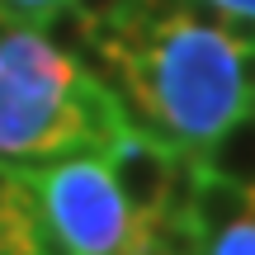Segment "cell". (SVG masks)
<instances>
[{
	"label": "cell",
	"mask_w": 255,
	"mask_h": 255,
	"mask_svg": "<svg viewBox=\"0 0 255 255\" xmlns=\"http://www.w3.org/2000/svg\"><path fill=\"white\" fill-rule=\"evenodd\" d=\"M251 218H255V189H251Z\"/></svg>",
	"instance_id": "30bf717a"
},
{
	"label": "cell",
	"mask_w": 255,
	"mask_h": 255,
	"mask_svg": "<svg viewBox=\"0 0 255 255\" xmlns=\"http://www.w3.org/2000/svg\"><path fill=\"white\" fill-rule=\"evenodd\" d=\"M199 165L218 180L255 189V109H241L218 137H208L199 146Z\"/></svg>",
	"instance_id": "5b68a950"
},
{
	"label": "cell",
	"mask_w": 255,
	"mask_h": 255,
	"mask_svg": "<svg viewBox=\"0 0 255 255\" xmlns=\"http://www.w3.org/2000/svg\"><path fill=\"white\" fill-rule=\"evenodd\" d=\"M241 218H251V189H241V184L218 180V175L203 170L199 189H194V203H189V222L203 237H218L222 227H232V222H241Z\"/></svg>",
	"instance_id": "8992f818"
},
{
	"label": "cell",
	"mask_w": 255,
	"mask_h": 255,
	"mask_svg": "<svg viewBox=\"0 0 255 255\" xmlns=\"http://www.w3.org/2000/svg\"><path fill=\"white\" fill-rule=\"evenodd\" d=\"M203 255H255V218H241L232 227H222L218 237H208Z\"/></svg>",
	"instance_id": "52a82bcc"
},
{
	"label": "cell",
	"mask_w": 255,
	"mask_h": 255,
	"mask_svg": "<svg viewBox=\"0 0 255 255\" xmlns=\"http://www.w3.org/2000/svg\"><path fill=\"white\" fill-rule=\"evenodd\" d=\"M57 5H62V0H0V19H24V24H38V19L52 14Z\"/></svg>",
	"instance_id": "ba28073f"
},
{
	"label": "cell",
	"mask_w": 255,
	"mask_h": 255,
	"mask_svg": "<svg viewBox=\"0 0 255 255\" xmlns=\"http://www.w3.org/2000/svg\"><path fill=\"white\" fill-rule=\"evenodd\" d=\"M175 151H180V146L161 142V137H151V132H132V128L104 146V165H109L123 203L137 218H156V208H161V199H165V180H170Z\"/></svg>",
	"instance_id": "277c9868"
},
{
	"label": "cell",
	"mask_w": 255,
	"mask_h": 255,
	"mask_svg": "<svg viewBox=\"0 0 255 255\" xmlns=\"http://www.w3.org/2000/svg\"><path fill=\"white\" fill-rule=\"evenodd\" d=\"M38 199L43 237L66 255H142L146 218L123 203L109 165L95 156H62L43 170H24Z\"/></svg>",
	"instance_id": "3957f363"
},
{
	"label": "cell",
	"mask_w": 255,
	"mask_h": 255,
	"mask_svg": "<svg viewBox=\"0 0 255 255\" xmlns=\"http://www.w3.org/2000/svg\"><path fill=\"white\" fill-rule=\"evenodd\" d=\"M203 5H213L218 14H232V19H251V24H255V0H203Z\"/></svg>",
	"instance_id": "9c48e42d"
},
{
	"label": "cell",
	"mask_w": 255,
	"mask_h": 255,
	"mask_svg": "<svg viewBox=\"0 0 255 255\" xmlns=\"http://www.w3.org/2000/svg\"><path fill=\"white\" fill-rule=\"evenodd\" d=\"M76 62L109 85L123 114L184 151H199L255 104L251 38L232 19H199L189 5L156 0L132 24H90Z\"/></svg>",
	"instance_id": "6da1fadb"
},
{
	"label": "cell",
	"mask_w": 255,
	"mask_h": 255,
	"mask_svg": "<svg viewBox=\"0 0 255 255\" xmlns=\"http://www.w3.org/2000/svg\"><path fill=\"white\" fill-rule=\"evenodd\" d=\"M128 132V114L104 81L66 57L38 24L0 33V161H52L104 151Z\"/></svg>",
	"instance_id": "7a4b0ae2"
}]
</instances>
